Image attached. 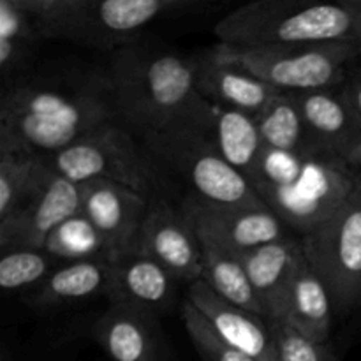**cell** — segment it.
Wrapping results in <instances>:
<instances>
[{"instance_id":"obj_8","label":"cell","mask_w":361,"mask_h":361,"mask_svg":"<svg viewBox=\"0 0 361 361\" xmlns=\"http://www.w3.org/2000/svg\"><path fill=\"white\" fill-rule=\"evenodd\" d=\"M305 259L331 296L341 316L361 305V190L330 219L302 236Z\"/></svg>"},{"instance_id":"obj_6","label":"cell","mask_w":361,"mask_h":361,"mask_svg":"<svg viewBox=\"0 0 361 361\" xmlns=\"http://www.w3.org/2000/svg\"><path fill=\"white\" fill-rule=\"evenodd\" d=\"M140 140L166 175L187 183L189 196L228 207H267L249 180L222 157L212 133L182 129Z\"/></svg>"},{"instance_id":"obj_16","label":"cell","mask_w":361,"mask_h":361,"mask_svg":"<svg viewBox=\"0 0 361 361\" xmlns=\"http://www.w3.org/2000/svg\"><path fill=\"white\" fill-rule=\"evenodd\" d=\"M256 291L264 319L268 323L284 321L289 295L300 263L305 257L302 236L289 235L238 256Z\"/></svg>"},{"instance_id":"obj_19","label":"cell","mask_w":361,"mask_h":361,"mask_svg":"<svg viewBox=\"0 0 361 361\" xmlns=\"http://www.w3.org/2000/svg\"><path fill=\"white\" fill-rule=\"evenodd\" d=\"M180 282L164 267L140 252H127L113 259L109 303H130L157 316L171 312Z\"/></svg>"},{"instance_id":"obj_18","label":"cell","mask_w":361,"mask_h":361,"mask_svg":"<svg viewBox=\"0 0 361 361\" xmlns=\"http://www.w3.org/2000/svg\"><path fill=\"white\" fill-rule=\"evenodd\" d=\"M293 95L317 150L351 164L353 154L361 143V126L341 90L293 92Z\"/></svg>"},{"instance_id":"obj_17","label":"cell","mask_w":361,"mask_h":361,"mask_svg":"<svg viewBox=\"0 0 361 361\" xmlns=\"http://www.w3.org/2000/svg\"><path fill=\"white\" fill-rule=\"evenodd\" d=\"M185 298L214 324L222 338L250 360L279 361L274 331L267 319L228 303L201 279L189 286Z\"/></svg>"},{"instance_id":"obj_24","label":"cell","mask_w":361,"mask_h":361,"mask_svg":"<svg viewBox=\"0 0 361 361\" xmlns=\"http://www.w3.org/2000/svg\"><path fill=\"white\" fill-rule=\"evenodd\" d=\"M256 120L264 148L303 157L323 155L310 140L293 92H281Z\"/></svg>"},{"instance_id":"obj_27","label":"cell","mask_w":361,"mask_h":361,"mask_svg":"<svg viewBox=\"0 0 361 361\" xmlns=\"http://www.w3.org/2000/svg\"><path fill=\"white\" fill-rule=\"evenodd\" d=\"M44 250L62 263L113 259V254L104 236L81 212L63 221L49 235Z\"/></svg>"},{"instance_id":"obj_11","label":"cell","mask_w":361,"mask_h":361,"mask_svg":"<svg viewBox=\"0 0 361 361\" xmlns=\"http://www.w3.org/2000/svg\"><path fill=\"white\" fill-rule=\"evenodd\" d=\"M164 267L180 284H194L203 274V245L192 224L166 196L150 200L136 250Z\"/></svg>"},{"instance_id":"obj_22","label":"cell","mask_w":361,"mask_h":361,"mask_svg":"<svg viewBox=\"0 0 361 361\" xmlns=\"http://www.w3.org/2000/svg\"><path fill=\"white\" fill-rule=\"evenodd\" d=\"M334 312V303L326 286L303 257L293 281L284 321L310 341L330 342Z\"/></svg>"},{"instance_id":"obj_25","label":"cell","mask_w":361,"mask_h":361,"mask_svg":"<svg viewBox=\"0 0 361 361\" xmlns=\"http://www.w3.org/2000/svg\"><path fill=\"white\" fill-rule=\"evenodd\" d=\"M51 176L41 155L23 150H0V222L16 214Z\"/></svg>"},{"instance_id":"obj_20","label":"cell","mask_w":361,"mask_h":361,"mask_svg":"<svg viewBox=\"0 0 361 361\" xmlns=\"http://www.w3.org/2000/svg\"><path fill=\"white\" fill-rule=\"evenodd\" d=\"M111 275L113 259L62 263L35 291L30 293L28 303L35 309L48 310L99 296L108 298Z\"/></svg>"},{"instance_id":"obj_12","label":"cell","mask_w":361,"mask_h":361,"mask_svg":"<svg viewBox=\"0 0 361 361\" xmlns=\"http://www.w3.org/2000/svg\"><path fill=\"white\" fill-rule=\"evenodd\" d=\"M81 210V185L51 171L25 207L0 222V250L44 249L49 235Z\"/></svg>"},{"instance_id":"obj_33","label":"cell","mask_w":361,"mask_h":361,"mask_svg":"<svg viewBox=\"0 0 361 361\" xmlns=\"http://www.w3.org/2000/svg\"><path fill=\"white\" fill-rule=\"evenodd\" d=\"M353 4H355L356 13H358V21H360V35H358V41H360V44H361V0H353Z\"/></svg>"},{"instance_id":"obj_5","label":"cell","mask_w":361,"mask_h":361,"mask_svg":"<svg viewBox=\"0 0 361 361\" xmlns=\"http://www.w3.org/2000/svg\"><path fill=\"white\" fill-rule=\"evenodd\" d=\"M42 159L53 173L76 183L108 180L137 190L148 200L169 197L168 175L152 159L143 141L120 120Z\"/></svg>"},{"instance_id":"obj_2","label":"cell","mask_w":361,"mask_h":361,"mask_svg":"<svg viewBox=\"0 0 361 361\" xmlns=\"http://www.w3.org/2000/svg\"><path fill=\"white\" fill-rule=\"evenodd\" d=\"M118 120L137 137L168 130L212 133L215 104L197 90L192 55L140 39L108 63Z\"/></svg>"},{"instance_id":"obj_9","label":"cell","mask_w":361,"mask_h":361,"mask_svg":"<svg viewBox=\"0 0 361 361\" xmlns=\"http://www.w3.org/2000/svg\"><path fill=\"white\" fill-rule=\"evenodd\" d=\"M201 7L200 0H80L66 41L115 53L143 39L150 25Z\"/></svg>"},{"instance_id":"obj_30","label":"cell","mask_w":361,"mask_h":361,"mask_svg":"<svg viewBox=\"0 0 361 361\" xmlns=\"http://www.w3.org/2000/svg\"><path fill=\"white\" fill-rule=\"evenodd\" d=\"M279 361H338L331 342H314L296 331L288 321L270 323Z\"/></svg>"},{"instance_id":"obj_10","label":"cell","mask_w":361,"mask_h":361,"mask_svg":"<svg viewBox=\"0 0 361 361\" xmlns=\"http://www.w3.org/2000/svg\"><path fill=\"white\" fill-rule=\"evenodd\" d=\"M180 210L189 219L203 245L233 256H242L257 247L295 235L267 207H228L187 194Z\"/></svg>"},{"instance_id":"obj_1","label":"cell","mask_w":361,"mask_h":361,"mask_svg":"<svg viewBox=\"0 0 361 361\" xmlns=\"http://www.w3.org/2000/svg\"><path fill=\"white\" fill-rule=\"evenodd\" d=\"M118 122L108 69L92 63H37L2 88L0 150L48 157Z\"/></svg>"},{"instance_id":"obj_32","label":"cell","mask_w":361,"mask_h":361,"mask_svg":"<svg viewBox=\"0 0 361 361\" xmlns=\"http://www.w3.org/2000/svg\"><path fill=\"white\" fill-rule=\"evenodd\" d=\"M351 164L355 166V168L358 169V171L361 173V143H360V147L356 148L355 154H353V157H351Z\"/></svg>"},{"instance_id":"obj_4","label":"cell","mask_w":361,"mask_h":361,"mask_svg":"<svg viewBox=\"0 0 361 361\" xmlns=\"http://www.w3.org/2000/svg\"><path fill=\"white\" fill-rule=\"evenodd\" d=\"M214 32L219 44L236 49L328 41L360 42L358 13L353 0H256L221 18Z\"/></svg>"},{"instance_id":"obj_31","label":"cell","mask_w":361,"mask_h":361,"mask_svg":"<svg viewBox=\"0 0 361 361\" xmlns=\"http://www.w3.org/2000/svg\"><path fill=\"white\" fill-rule=\"evenodd\" d=\"M338 90L361 126V66L349 67Z\"/></svg>"},{"instance_id":"obj_29","label":"cell","mask_w":361,"mask_h":361,"mask_svg":"<svg viewBox=\"0 0 361 361\" xmlns=\"http://www.w3.org/2000/svg\"><path fill=\"white\" fill-rule=\"evenodd\" d=\"M182 321L194 349L203 361H254L222 338L214 324L187 298L182 303Z\"/></svg>"},{"instance_id":"obj_26","label":"cell","mask_w":361,"mask_h":361,"mask_svg":"<svg viewBox=\"0 0 361 361\" xmlns=\"http://www.w3.org/2000/svg\"><path fill=\"white\" fill-rule=\"evenodd\" d=\"M203 245V243H201ZM201 281L207 282L215 295L221 296L231 305L263 317L256 291L249 281L245 268L238 256L222 252L210 245H203V274Z\"/></svg>"},{"instance_id":"obj_7","label":"cell","mask_w":361,"mask_h":361,"mask_svg":"<svg viewBox=\"0 0 361 361\" xmlns=\"http://www.w3.org/2000/svg\"><path fill=\"white\" fill-rule=\"evenodd\" d=\"M224 59L235 62L281 92L337 90L349 67L361 56L355 41L303 42L274 48L236 49L219 44Z\"/></svg>"},{"instance_id":"obj_15","label":"cell","mask_w":361,"mask_h":361,"mask_svg":"<svg viewBox=\"0 0 361 361\" xmlns=\"http://www.w3.org/2000/svg\"><path fill=\"white\" fill-rule=\"evenodd\" d=\"M192 60L197 90L212 104L240 109L257 118L281 94V90L264 83L242 66L224 59L217 44L192 53Z\"/></svg>"},{"instance_id":"obj_28","label":"cell","mask_w":361,"mask_h":361,"mask_svg":"<svg viewBox=\"0 0 361 361\" xmlns=\"http://www.w3.org/2000/svg\"><path fill=\"white\" fill-rule=\"evenodd\" d=\"M62 261L44 249H16L2 252L0 288L6 293L35 291Z\"/></svg>"},{"instance_id":"obj_23","label":"cell","mask_w":361,"mask_h":361,"mask_svg":"<svg viewBox=\"0 0 361 361\" xmlns=\"http://www.w3.org/2000/svg\"><path fill=\"white\" fill-rule=\"evenodd\" d=\"M212 136L222 157L236 171L250 180L264 150L257 120L240 109L215 104V123Z\"/></svg>"},{"instance_id":"obj_14","label":"cell","mask_w":361,"mask_h":361,"mask_svg":"<svg viewBox=\"0 0 361 361\" xmlns=\"http://www.w3.org/2000/svg\"><path fill=\"white\" fill-rule=\"evenodd\" d=\"M80 185V212L104 236L113 259L134 252L150 200L137 190L108 180H92Z\"/></svg>"},{"instance_id":"obj_3","label":"cell","mask_w":361,"mask_h":361,"mask_svg":"<svg viewBox=\"0 0 361 361\" xmlns=\"http://www.w3.org/2000/svg\"><path fill=\"white\" fill-rule=\"evenodd\" d=\"M250 185L264 204L303 236L361 190V173L334 155H293L264 148Z\"/></svg>"},{"instance_id":"obj_21","label":"cell","mask_w":361,"mask_h":361,"mask_svg":"<svg viewBox=\"0 0 361 361\" xmlns=\"http://www.w3.org/2000/svg\"><path fill=\"white\" fill-rule=\"evenodd\" d=\"M44 39L20 0H0V74L2 88L30 73L39 63Z\"/></svg>"},{"instance_id":"obj_13","label":"cell","mask_w":361,"mask_h":361,"mask_svg":"<svg viewBox=\"0 0 361 361\" xmlns=\"http://www.w3.org/2000/svg\"><path fill=\"white\" fill-rule=\"evenodd\" d=\"M94 338L111 361H175L161 316L130 303H109Z\"/></svg>"}]
</instances>
